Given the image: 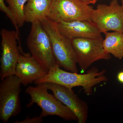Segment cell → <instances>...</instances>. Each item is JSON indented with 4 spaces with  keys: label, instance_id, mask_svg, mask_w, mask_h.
I'll return each mask as SVG.
<instances>
[{
    "label": "cell",
    "instance_id": "6da1fadb",
    "mask_svg": "<svg viewBox=\"0 0 123 123\" xmlns=\"http://www.w3.org/2000/svg\"><path fill=\"white\" fill-rule=\"evenodd\" d=\"M105 74V70L99 71L97 68H93L88 70L86 73L79 74L63 70L57 65L50 69L45 76L34 83L38 84L51 82L70 89L77 86H81L85 93L89 95L92 94L94 86L107 81Z\"/></svg>",
    "mask_w": 123,
    "mask_h": 123
},
{
    "label": "cell",
    "instance_id": "7a4b0ae2",
    "mask_svg": "<svg viewBox=\"0 0 123 123\" xmlns=\"http://www.w3.org/2000/svg\"><path fill=\"white\" fill-rule=\"evenodd\" d=\"M41 23L50 39L57 64L67 71L78 73L76 55L71 40L62 35L55 23L47 18Z\"/></svg>",
    "mask_w": 123,
    "mask_h": 123
},
{
    "label": "cell",
    "instance_id": "3957f363",
    "mask_svg": "<svg viewBox=\"0 0 123 123\" xmlns=\"http://www.w3.org/2000/svg\"><path fill=\"white\" fill-rule=\"evenodd\" d=\"M44 83L36 84L35 86H30L25 92L31 97L30 102L27 107L36 104L42 109L40 116L43 118L49 116H56L65 120H77L73 112L61 102L48 92Z\"/></svg>",
    "mask_w": 123,
    "mask_h": 123
},
{
    "label": "cell",
    "instance_id": "277c9868",
    "mask_svg": "<svg viewBox=\"0 0 123 123\" xmlns=\"http://www.w3.org/2000/svg\"><path fill=\"white\" fill-rule=\"evenodd\" d=\"M26 43L31 55L47 71L58 65L50 39L41 22L32 23Z\"/></svg>",
    "mask_w": 123,
    "mask_h": 123
},
{
    "label": "cell",
    "instance_id": "5b68a950",
    "mask_svg": "<svg viewBox=\"0 0 123 123\" xmlns=\"http://www.w3.org/2000/svg\"><path fill=\"white\" fill-rule=\"evenodd\" d=\"M0 84V119L6 123L12 117L17 116L21 110L20 94V80L15 75L6 77Z\"/></svg>",
    "mask_w": 123,
    "mask_h": 123
},
{
    "label": "cell",
    "instance_id": "8992f818",
    "mask_svg": "<svg viewBox=\"0 0 123 123\" xmlns=\"http://www.w3.org/2000/svg\"><path fill=\"white\" fill-rule=\"evenodd\" d=\"M93 9L81 0H53L47 18L55 23L91 20Z\"/></svg>",
    "mask_w": 123,
    "mask_h": 123
},
{
    "label": "cell",
    "instance_id": "52a82bcc",
    "mask_svg": "<svg viewBox=\"0 0 123 123\" xmlns=\"http://www.w3.org/2000/svg\"><path fill=\"white\" fill-rule=\"evenodd\" d=\"M103 39V38H79L71 40L77 64L83 72L95 62L111 59V55L104 51Z\"/></svg>",
    "mask_w": 123,
    "mask_h": 123
},
{
    "label": "cell",
    "instance_id": "ba28073f",
    "mask_svg": "<svg viewBox=\"0 0 123 123\" xmlns=\"http://www.w3.org/2000/svg\"><path fill=\"white\" fill-rule=\"evenodd\" d=\"M0 34L2 52L0 77L1 80L8 76L15 75L20 50L22 49L20 37L16 31L2 29Z\"/></svg>",
    "mask_w": 123,
    "mask_h": 123
},
{
    "label": "cell",
    "instance_id": "9c48e42d",
    "mask_svg": "<svg viewBox=\"0 0 123 123\" xmlns=\"http://www.w3.org/2000/svg\"><path fill=\"white\" fill-rule=\"evenodd\" d=\"M91 20L102 33L110 31L123 33V10L118 0H112L109 5H98L92 11Z\"/></svg>",
    "mask_w": 123,
    "mask_h": 123
},
{
    "label": "cell",
    "instance_id": "30bf717a",
    "mask_svg": "<svg viewBox=\"0 0 123 123\" xmlns=\"http://www.w3.org/2000/svg\"><path fill=\"white\" fill-rule=\"evenodd\" d=\"M43 83L58 100L73 112L78 123L86 122L89 109L88 104L79 98L72 89L55 83Z\"/></svg>",
    "mask_w": 123,
    "mask_h": 123
},
{
    "label": "cell",
    "instance_id": "8fae6325",
    "mask_svg": "<svg viewBox=\"0 0 123 123\" xmlns=\"http://www.w3.org/2000/svg\"><path fill=\"white\" fill-rule=\"evenodd\" d=\"M55 23L60 33L70 40L79 38H103L102 33L91 20L61 22Z\"/></svg>",
    "mask_w": 123,
    "mask_h": 123
},
{
    "label": "cell",
    "instance_id": "7c38bea8",
    "mask_svg": "<svg viewBox=\"0 0 123 123\" xmlns=\"http://www.w3.org/2000/svg\"><path fill=\"white\" fill-rule=\"evenodd\" d=\"M15 69V75L22 85L34 83L47 74L48 72L29 53L21 52Z\"/></svg>",
    "mask_w": 123,
    "mask_h": 123
},
{
    "label": "cell",
    "instance_id": "4fadbf2b",
    "mask_svg": "<svg viewBox=\"0 0 123 123\" xmlns=\"http://www.w3.org/2000/svg\"><path fill=\"white\" fill-rule=\"evenodd\" d=\"M53 0H28L24 7L25 22H41L47 17Z\"/></svg>",
    "mask_w": 123,
    "mask_h": 123
},
{
    "label": "cell",
    "instance_id": "5bb4252c",
    "mask_svg": "<svg viewBox=\"0 0 123 123\" xmlns=\"http://www.w3.org/2000/svg\"><path fill=\"white\" fill-rule=\"evenodd\" d=\"M105 38L103 41L104 51L119 59L123 58V33L118 31L106 32L104 33Z\"/></svg>",
    "mask_w": 123,
    "mask_h": 123
},
{
    "label": "cell",
    "instance_id": "9a60e30c",
    "mask_svg": "<svg viewBox=\"0 0 123 123\" xmlns=\"http://www.w3.org/2000/svg\"><path fill=\"white\" fill-rule=\"evenodd\" d=\"M15 18L19 28L24 25L25 22L24 7L28 0H5Z\"/></svg>",
    "mask_w": 123,
    "mask_h": 123
},
{
    "label": "cell",
    "instance_id": "2e32d148",
    "mask_svg": "<svg viewBox=\"0 0 123 123\" xmlns=\"http://www.w3.org/2000/svg\"><path fill=\"white\" fill-rule=\"evenodd\" d=\"M4 0H0V10L1 11L5 13L6 16L10 19L11 22L15 28V31L18 35L20 37L19 28L18 26L14 15L8 6H6L5 4Z\"/></svg>",
    "mask_w": 123,
    "mask_h": 123
},
{
    "label": "cell",
    "instance_id": "e0dca14e",
    "mask_svg": "<svg viewBox=\"0 0 123 123\" xmlns=\"http://www.w3.org/2000/svg\"><path fill=\"white\" fill-rule=\"evenodd\" d=\"M43 117L40 115L39 116L34 117L32 118H30L29 117L22 121H15V123H41L43 122Z\"/></svg>",
    "mask_w": 123,
    "mask_h": 123
},
{
    "label": "cell",
    "instance_id": "ac0fdd59",
    "mask_svg": "<svg viewBox=\"0 0 123 123\" xmlns=\"http://www.w3.org/2000/svg\"><path fill=\"white\" fill-rule=\"evenodd\" d=\"M117 79L119 82L123 84V71L119 72L117 75Z\"/></svg>",
    "mask_w": 123,
    "mask_h": 123
},
{
    "label": "cell",
    "instance_id": "d6986e66",
    "mask_svg": "<svg viewBox=\"0 0 123 123\" xmlns=\"http://www.w3.org/2000/svg\"><path fill=\"white\" fill-rule=\"evenodd\" d=\"M82 1L88 5L92 4H94L98 0H81Z\"/></svg>",
    "mask_w": 123,
    "mask_h": 123
},
{
    "label": "cell",
    "instance_id": "ffe728a7",
    "mask_svg": "<svg viewBox=\"0 0 123 123\" xmlns=\"http://www.w3.org/2000/svg\"><path fill=\"white\" fill-rule=\"evenodd\" d=\"M121 6L123 10V0H121Z\"/></svg>",
    "mask_w": 123,
    "mask_h": 123
}]
</instances>
